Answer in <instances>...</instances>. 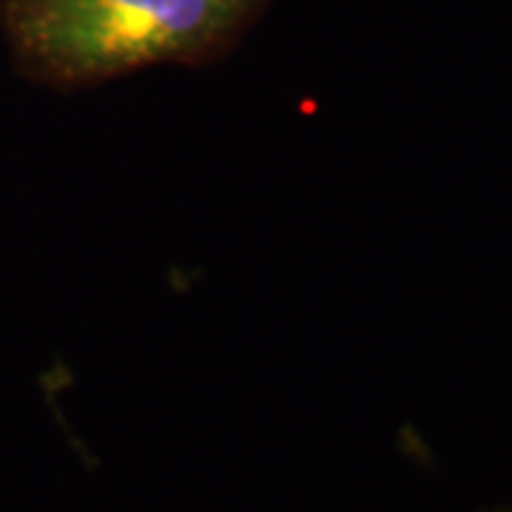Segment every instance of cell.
Instances as JSON below:
<instances>
[{"label":"cell","instance_id":"1","mask_svg":"<svg viewBox=\"0 0 512 512\" xmlns=\"http://www.w3.org/2000/svg\"><path fill=\"white\" fill-rule=\"evenodd\" d=\"M274 0H0L12 63L37 86L92 89L148 66L234 52Z\"/></svg>","mask_w":512,"mask_h":512},{"label":"cell","instance_id":"2","mask_svg":"<svg viewBox=\"0 0 512 512\" xmlns=\"http://www.w3.org/2000/svg\"><path fill=\"white\" fill-rule=\"evenodd\" d=\"M484 512H512V504H507V507H493V510H484Z\"/></svg>","mask_w":512,"mask_h":512}]
</instances>
